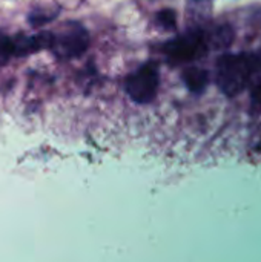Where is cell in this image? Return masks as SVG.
I'll list each match as a JSON object with an SVG mask.
<instances>
[{"label":"cell","mask_w":261,"mask_h":262,"mask_svg":"<svg viewBox=\"0 0 261 262\" xmlns=\"http://www.w3.org/2000/svg\"><path fill=\"white\" fill-rule=\"evenodd\" d=\"M261 54H225L217 61L215 83L226 97H237L252 81Z\"/></svg>","instance_id":"1"},{"label":"cell","mask_w":261,"mask_h":262,"mask_svg":"<svg viewBox=\"0 0 261 262\" xmlns=\"http://www.w3.org/2000/svg\"><path fill=\"white\" fill-rule=\"evenodd\" d=\"M209 48H212L209 32L202 28H194L168 40L162 46V52L165 54L168 63L180 66L205 57Z\"/></svg>","instance_id":"2"},{"label":"cell","mask_w":261,"mask_h":262,"mask_svg":"<svg viewBox=\"0 0 261 262\" xmlns=\"http://www.w3.org/2000/svg\"><path fill=\"white\" fill-rule=\"evenodd\" d=\"M89 46V35L85 26L77 21L65 23L60 31L51 32L49 49L55 57L62 60H69L82 55Z\"/></svg>","instance_id":"3"},{"label":"cell","mask_w":261,"mask_h":262,"mask_svg":"<svg viewBox=\"0 0 261 262\" xmlns=\"http://www.w3.org/2000/svg\"><path fill=\"white\" fill-rule=\"evenodd\" d=\"M160 69L157 61H146L125 81V91L129 98L137 104L151 103L158 92Z\"/></svg>","instance_id":"4"},{"label":"cell","mask_w":261,"mask_h":262,"mask_svg":"<svg viewBox=\"0 0 261 262\" xmlns=\"http://www.w3.org/2000/svg\"><path fill=\"white\" fill-rule=\"evenodd\" d=\"M183 81L186 84V88L194 92V94H202L205 92V89L209 84V72L203 68H197V66H189L183 71L182 74Z\"/></svg>","instance_id":"5"},{"label":"cell","mask_w":261,"mask_h":262,"mask_svg":"<svg viewBox=\"0 0 261 262\" xmlns=\"http://www.w3.org/2000/svg\"><path fill=\"white\" fill-rule=\"evenodd\" d=\"M251 89V104H249V112L252 117H257L261 114V55L260 61L257 64L255 74L252 77V81L249 84Z\"/></svg>","instance_id":"6"},{"label":"cell","mask_w":261,"mask_h":262,"mask_svg":"<svg viewBox=\"0 0 261 262\" xmlns=\"http://www.w3.org/2000/svg\"><path fill=\"white\" fill-rule=\"evenodd\" d=\"M20 54H23L22 37L11 38L8 35L0 34V66L6 63L12 55H20Z\"/></svg>","instance_id":"7"},{"label":"cell","mask_w":261,"mask_h":262,"mask_svg":"<svg viewBox=\"0 0 261 262\" xmlns=\"http://www.w3.org/2000/svg\"><path fill=\"white\" fill-rule=\"evenodd\" d=\"M234 38V31L229 25H218L209 32V40L212 48H226Z\"/></svg>","instance_id":"8"},{"label":"cell","mask_w":261,"mask_h":262,"mask_svg":"<svg viewBox=\"0 0 261 262\" xmlns=\"http://www.w3.org/2000/svg\"><path fill=\"white\" fill-rule=\"evenodd\" d=\"M155 21L160 28H163L165 31H175L177 28V17H175V11L172 9H162L157 12Z\"/></svg>","instance_id":"9"},{"label":"cell","mask_w":261,"mask_h":262,"mask_svg":"<svg viewBox=\"0 0 261 262\" xmlns=\"http://www.w3.org/2000/svg\"><path fill=\"white\" fill-rule=\"evenodd\" d=\"M192 3H195V5H209V3H212L214 0H191Z\"/></svg>","instance_id":"10"}]
</instances>
